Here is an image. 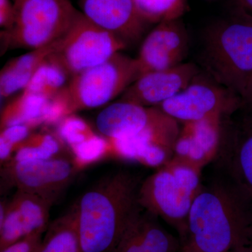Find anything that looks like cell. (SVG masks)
<instances>
[{"instance_id": "17", "label": "cell", "mask_w": 252, "mask_h": 252, "mask_svg": "<svg viewBox=\"0 0 252 252\" xmlns=\"http://www.w3.org/2000/svg\"><path fill=\"white\" fill-rule=\"evenodd\" d=\"M219 112L198 122L187 123L180 130L174 155L204 165L212 161L220 143L222 118Z\"/></svg>"}, {"instance_id": "25", "label": "cell", "mask_w": 252, "mask_h": 252, "mask_svg": "<svg viewBox=\"0 0 252 252\" xmlns=\"http://www.w3.org/2000/svg\"><path fill=\"white\" fill-rule=\"evenodd\" d=\"M56 126V135L69 148L83 143L96 135L89 124L75 114L64 117Z\"/></svg>"}, {"instance_id": "18", "label": "cell", "mask_w": 252, "mask_h": 252, "mask_svg": "<svg viewBox=\"0 0 252 252\" xmlns=\"http://www.w3.org/2000/svg\"><path fill=\"white\" fill-rule=\"evenodd\" d=\"M63 38L50 45L31 50L6 63L0 72L1 99L7 98L18 91L24 90L38 68L58 49Z\"/></svg>"}, {"instance_id": "31", "label": "cell", "mask_w": 252, "mask_h": 252, "mask_svg": "<svg viewBox=\"0 0 252 252\" xmlns=\"http://www.w3.org/2000/svg\"><path fill=\"white\" fill-rule=\"evenodd\" d=\"M250 244H252V233H251V238H250Z\"/></svg>"}, {"instance_id": "2", "label": "cell", "mask_w": 252, "mask_h": 252, "mask_svg": "<svg viewBox=\"0 0 252 252\" xmlns=\"http://www.w3.org/2000/svg\"><path fill=\"white\" fill-rule=\"evenodd\" d=\"M142 180L120 170L99 181L75 203L80 252H111L140 204Z\"/></svg>"}, {"instance_id": "32", "label": "cell", "mask_w": 252, "mask_h": 252, "mask_svg": "<svg viewBox=\"0 0 252 252\" xmlns=\"http://www.w3.org/2000/svg\"><path fill=\"white\" fill-rule=\"evenodd\" d=\"M187 252L185 251V250H181V252Z\"/></svg>"}, {"instance_id": "13", "label": "cell", "mask_w": 252, "mask_h": 252, "mask_svg": "<svg viewBox=\"0 0 252 252\" xmlns=\"http://www.w3.org/2000/svg\"><path fill=\"white\" fill-rule=\"evenodd\" d=\"M81 12L126 44L140 41L148 27L132 0H79Z\"/></svg>"}, {"instance_id": "7", "label": "cell", "mask_w": 252, "mask_h": 252, "mask_svg": "<svg viewBox=\"0 0 252 252\" xmlns=\"http://www.w3.org/2000/svg\"><path fill=\"white\" fill-rule=\"evenodd\" d=\"M233 112L222 118L214 170L252 204V109L240 105L239 115Z\"/></svg>"}, {"instance_id": "6", "label": "cell", "mask_w": 252, "mask_h": 252, "mask_svg": "<svg viewBox=\"0 0 252 252\" xmlns=\"http://www.w3.org/2000/svg\"><path fill=\"white\" fill-rule=\"evenodd\" d=\"M14 28L1 32L3 53L9 48L39 49L59 40L79 11L70 0H14Z\"/></svg>"}, {"instance_id": "9", "label": "cell", "mask_w": 252, "mask_h": 252, "mask_svg": "<svg viewBox=\"0 0 252 252\" xmlns=\"http://www.w3.org/2000/svg\"><path fill=\"white\" fill-rule=\"evenodd\" d=\"M79 170L74 159L59 156L34 161L9 160L3 164L1 177L6 187L39 195L54 205Z\"/></svg>"}, {"instance_id": "12", "label": "cell", "mask_w": 252, "mask_h": 252, "mask_svg": "<svg viewBox=\"0 0 252 252\" xmlns=\"http://www.w3.org/2000/svg\"><path fill=\"white\" fill-rule=\"evenodd\" d=\"M198 74V68L192 63H180L165 70L148 73L132 83L123 93L121 100L157 107L185 89Z\"/></svg>"}, {"instance_id": "3", "label": "cell", "mask_w": 252, "mask_h": 252, "mask_svg": "<svg viewBox=\"0 0 252 252\" xmlns=\"http://www.w3.org/2000/svg\"><path fill=\"white\" fill-rule=\"evenodd\" d=\"M203 165L174 155L141 183L138 203L187 240L190 208L201 189Z\"/></svg>"}, {"instance_id": "5", "label": "cell", "mask_w": 252, "mask_h": 252, "mask_svg": "<svg viewBox=\"0 0 252 252\" xmlns=\"http://www.w3.org/2000/svg\"><path fill=\"white\" fill-rule=\"evenodd\" d=\"M205 61L217 81L240 97L252 75V14L240 6L233 17L212 31Z\"/></svg>"}, {"instance_id": "8", "label": "cell", "mask_w": 252, "mask_h": 252, "mask_svg": "<svg viewBox=\"0 0 252 252\" xmlns=\"http://www.w3.org/2000/svg\"><path fill=\"white\" fill-rule=\"evenodd\" d=\"M126 46L122 39L96 26L79 11L51 56L72 77L105 63Z\"/></svg>"}, {"instance_id": "4", "label": "cell", "mask_w": 252, "mask_h": 252, "mask_svg": "<svg viewBox=\"0 0 252 252\" xmlns=\"http://www.w3.org/2000/svg\"><path fill=\"white\" fill-rule=\"evenodd\" d=\"M137 79L135 59L117 53L105 63L71 77L50 101L46 125L84 109L105 105Z\"/></svg>"}, {"instance_id": "29", "label": "cell", "mask_w": 252, "mask_h": 252, "mask_svg": "<svg viewBox=\"0 0 252 252\" xmlns=\"http://www.w3.org/2000/svg\"><path fill=\"white\" fill-rule=\"evenodd\" d=\"M240 6L252 14V0H240Z\"/></svg>"}, {"instance_id": "26", "label": "cell", "mask_w": 252, "mask_h": 252, "mask_svg": "<svg viewBox=\"0 0 252 252\" xmlns=\"http://www.w3.org/2000/svg\"><path fill=\"white\" fill-rule=\"evenodd\" d=\"M34 127L28 125H15L1 129L0 160L1 164L9 160L18 144L31 135Z\"/></svg>"}, {"instance_id": "20", "label": "cell", "mask_w": 252, "mask_h": 252, "mask_svg": "<svg viewBox=\"0 0 252 252\" xmlns=\"http://www.w3.org/2000/svg\"><path fill=\"white\" fill-rule=\"evenodd\" d=\"M38 252H80L75 204L49 224Z\"/></svg>"}, {"instance_id": "1", "label": "cell", "mask_w": 252, "mask_h": 252, "mask_svg": "<svg viewBox=\"0 0 252 252\" xmlns=\"http://www.w3.org/2000/svg\"><path fill=\"white\" fill-rule=\"evenodd\" d=\"M252 204L215 174L194 200L188 235L182 250L187 252H230L250 244Z\"/></svg>"}, {"instance_id": "22", "label": "cell", "mask_w": 252, "mask_h": 252, "mask_svg": "<svg viewBox=\"0 0 252 252\" xmlns=\"http://www.w3.org/2000/svg\"><path fill=\"white\" fill-rule=\"evenodd\" d=\"M63 145V141L56 134L42 132L31 133L18 144L9 160L26 162L53 158L61 156Z\"/></svg>"}, {"instance_id": "11", "label": "cell", "mask_w": 252, "mask_h": 252, "mask_svg": "<svg viewBox=\"0 0 252 252\" xmlns=\"http://www.w3.org/2000/svg\"><path fill=\"white\" fill-rule=\"evenodd\" d=\"M187 36L180 20L164 21L147 34L135 60L137 79L148 73L180 64L187 51Z\"/></svg>"}, {"instance_id": "21", "label": "cell", "mask_w": 252, "mask_h": 252, "mask_svg": "<svg viewBox=\"0 0 252 252\" xmlns=\"http://www.w3.org/2000/svg\"><path fill=\"white\" fill-rule=\"evenodd\" d=\"M71 77L51 55L38 68L31 81L23 91L52 99L62 90Z\"/></svg>"}, {"instance_id": "16", "label": "cell", "mask_w": 252, "mask_h": 252, "mask_svg": "<svg viewBox=\"0 0 252 252\" xmlns=\"http://www.w3.org/2000/svg\"><path fill=\"white\" fill-rule=\"evenodd\" d=\"M182 243L153 214L139 205L111 252H180Z\"/></svg>"}, {"instance_id": "27", "label": "cell", "mask_w": 252, "mask_h": 252, "mask_svg": "<svg viewBox=\"0 0 252 252\" xmlns=\"http://www.w3.org/2000/svg\"><path fill=\"white\" fill-rule=\"evenodd\" d=\"M16 12L14 2L11 0H0V26L3 31H11L14 28Z\"/></svg>"}, {"instance_id": "19", "label": "cell", "mask_w": 252, "mask_h": 252, "mask_svg": "<svg viewBox=\"0 0 252 252\" xmlns=\"http://www.w3.org/2000/svg\"><path fill=\"white\" fill-rule=\"evenodd\" d=\"M50 101L23 91L1 111L0 128L15 125H28L36 128L45 124Z\"/></svg>"}, {"instance_id": "24", "label": "cell", "mask_w": 252, "mask_h": 252, "mask_svg": "<svg viewBox=\"0 0 252 252\" xmlns=\"http://www.w3.org/2000/svg\"><path fill=\"white\" fill-rule=\"evenodd\" d=\"M70 149L74 156V161L79 170L99 161L104 157L112 156L108 139L97 134Z\"/></svg>"}, {"instance_id": "28", "label": "cell", "mask_w": 252, "mask_h": 252, "mask_svg": "<svg viewBox=\"0 0 252 252\" xmlns=\"http://www.w3.org/2000/svg\"><path fill=\"white\" fill-rule=\"evenodd\" d=\"M240 99H241L242 107L252 109V75L249 79L245 90L240 96Z\"/></svg>"}, {"instance_id": "30", "label": "cell", "mask_w": 252, "mask_h": 252, "mask_svg": "<svg viewBox=\"0 0 252 252\" xmlns=\"http://www.w3.org/2000/svg\"><path fill=\"white\" fill-rule=\"evenodd\" d=\"M230 252H252V244H249V245L240 247V248L232 250Z\"/></svg>"}, {"instance_id": "14", "label": "cell", "mask_w": 252, "mask_h": 252, "mask_svg": "<svg viewBox=\"0 0 252 252\" xmlns=\"http://www.w3.org/2000/svg\"><path fill=\"white\" fill-rule=\"evenodd\" d=\"M53 205L39 195L16 190L0 225V252L34 232L47 229Z\"/></svg>"}, {"instance_id": "10", "label": "cell", "mask_w": 252, "mask_h": 252, "mask_svg": "<svg viewBox=\"0 0 252 252\" xmlns=\"http://www.w3.org/2000/svg\"><path fill=\"white\" fill-rule=\"evenodd\" d=\"M241 99L228 95L216 86L194 80L183 91L157 107L177 122H198L216 113L232 112L240 107Z\"/></svg>"}, {"instance_id": "23", "label": "cell", "mask_w": 252, "mask_h": 252, "mask_svg": "<svg viewBox=\"0 0 252 252\" xmlns=\"http://www.w3.org/2000/svg\"><path fill=\"white\" fill-rule=\"evenodd\" d=\"M136 9L149 24L180 19L188 10L187 0H132Z\"/></svg>"}, {"instance_id": "15", "label": "cell", "mask_w": 252, "mask_h": 252, "mask_svg": "<svg viewBox=\"0 0 252 252\" xmlns=\"http://www.w3.org/2000/svg\"><path fill=\"white\" fill-rule=\"evenodd\" d=\"M170 118L157 107H143L120 100L99 113L96 126L101 135L107 138H127L160 125Z\"/></svg>"}]
</instances>
